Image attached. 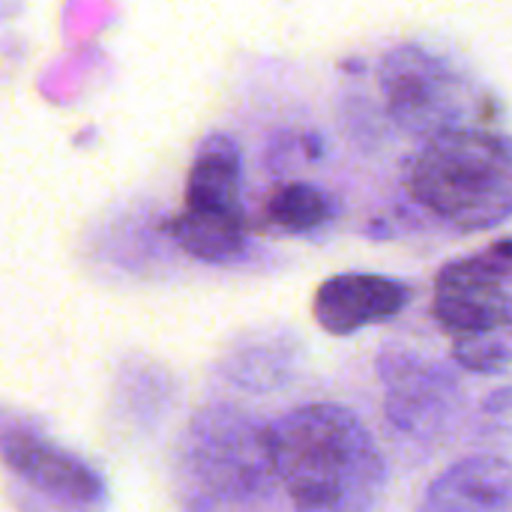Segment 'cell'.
<instances>
[{"mask_svg":"<svg viewBox=\"0 0 512 512\" xmlns=\"http://www.w3.org/2000/svg\"><path fill=\"white\" fill-rule=\"evenodd\" d=\"M270 462L297 512H372L387 465L363 420L342 405H306L270 432Z\"/></svg>","mask_w":512,"mask_h":512,"instance_id":"cell-1","label":"cell"},{"mask_svg":"<svg viewBox=\"0 0 512 512\" xmlns=\"http://www.w3.org/2000/svg\"><path fill=\"white\" fill-rule=\"evenodd\" d=\"M423 207L462 231H486L512 216V138L453 129L426 141L411 168Z\"/></svg>","mask_w":512,"mask_h":512,"instance_id":"cell-2","label":"cell"},{"mask_svg":"<svg viewBox=\"0 0 512 512\" xmlns=\"http://www.w3.org/2000/svg\"><path fill=\"white\" fill-rule=\"evenodd\" d=\"M381 90L390 117L414 135H444L468 129L486 96L477 84L426 48H396L381 63Z\"/></svg>","mask_w":512,"mask_h":512,"instance_id":"cell-3","label":"cell"},{"mask_svg":"<svg viewBox=\"0 0 512 512\" xmlns=\"http://www.w3.org/2000/svg\"><path fill=\"white\" fill-rule=\"evenodd\" d=\"M435 318L459 342L492 339L512 324V243H495L441 270Z\"/></svg>","mask_w":512,"mask_h":512,"instance_id":"cell-4","label":"cell"},{"mask_svg":"<svg viewBox=\"0 0 512 512\" xmlns=\"http://www.w3.org/2000/svg\"><path fill=\"white\" fill-rule=\"evenodd\" d=\"M411 300V291L387 276L342 273L327 279L315 294V318L333 336H351L369 324L396 318Z\"/></svg>","mask_w":512,"mask_h":512,"instance_id":"cell-5","label":"cell"},{"mask_svg":"<svg viewBox=\"0 0 512 512\" xmlns=\"http://www.w3.org/2000/svg\"><path fill=\"white\" fill-rule=\"evenodd\" d=\"M420 512H512V465L495 456L456 462L429 486Z\"/></svg>","mask_w":512,"mask_h":512,"instance_id":"cell-6","label":"cell"},{"mask_svg":"<svg viewBox=\"0 0 512 512\" xmlns=\"http://www.w3.org/2000/svg\"><path fill=\"white\" fill-rule=\"evenodd\" d=\"M3 462L15 474H21L24 480H30L33 486L51 495L72 498V501H93L99 495V480L90 474L87 465L36 438L15 435L3 441Z\"/></svg>","mask_w":512,"mask_h":512,"instance_id":"cell-7","label":"cell"},{"mask_svg":"<svg viewBox=\"0 0 512 512\" xmlns=\"http://www.w3.org/2000/svg\"><path fill=\"white\" fill-rule=\"evenodd\" d=\"M186 207L207 213H243L240 207V150L231 138L213 135L195 156L186 186Z\"/></svg>","mask_w":512,"mask_h":512,"instance_id":"cell-8","label":"cell"},{"mask_svg":"<svg viewBox=\"0 0 512 512\" xmlns=\"http://www.w3.org/2000/svg\"><path fill=\"white\" fill-rule=\"evenodd\" d=\"M171 234L177 243L207 261H219L237 255L243 246V213H207V210H183L171 222Z\"/></svg>","mask_w":512,"mask_h":512,"instance_id":"cell-9","label":"cell"},{"mask_svg":"<svg viewBox=\"0 0 512 512\" xmlns=\"http://www.w3.org/2000/svg\"><path fill=\"white\" fill-rule=\"evenodd\" d=\"M270 219L288 231H312L333 213L330 198L309 183H288L270 198Z\"/></svg>","mask_w":512,"mask_h":512,"instance_id":"cell-10","label":"cell"}]
</instances>
